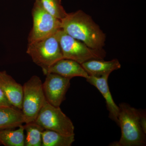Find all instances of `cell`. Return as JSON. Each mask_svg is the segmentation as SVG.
<instances>
[{
	"label": "cell",
	"mask_w": 146,
	"mask_h": 146,
	"mask_svg": "<svg viewBox=\"0 0 146 146\" xmlns=\"http://www.w3.org/2000/svg\"><path fill=\"white\" fill-rule=\"evenodd\" d=\"M61 29L91 48H103L106 35L92 17L83 11L68 13L61 20Z\"/></svg>",
	"instance_id": "1"
},
{
	"label": "cell",
	"mask_w": 146,
	"mask_h": 146,
	"mask_svg": "<svg viewBox=\"0 0 146 146\" xmlns=\"http://www.w3.org/2000/svg\"><path fill=\"white\" fill-rule=\"evenodd\" d=\"M118 124L121 129L119 141L112 146H142L146 145V116L145 112L125 103L119 106Z\"/></svg>",
	"instance_id": "2"
},
{
	"label": "cell",
	"mask_w": 146,
	"mask_h": 146,
	"mask_svg": "<svg viewBox=\"0 0 146 146\" xmlns=\"http://www.w3.org/2000/svg\"><path fill=\"white\" fill-rule=\"evenodd\" d=\"M56 33L29 42L28 45L27 53L35 63L42 68L43 73L53 64L63 58Z\"/></svg>",
	"instance_id": "3"
},
{
	"label": "cell",
	"mask_w": 146,
	"mask_h": 146,
	"mask_svg": "<svg viewBox=\"0 0 146 146\" xmlns=\"http://www.w3.org/2000/svg\"><path fill=\"white\" fill-rule=\"evenodd\" d=\"M63 58L71 59L82 64L93 59H103L106 52L103 48H91L83 42L73 38L61 29L56 33Z\"/></svg>",
	"instance_id": "4"
},
{
	"label": "cell",
	"mask_w": 146,
	"mask_h": 146,
	"mask_svg": "<svg viewBox=\"0 0 146 146\" xmlns=\"http://www.w3.org/2000/svg\"><path fill=\"white\" fill-rule=\"evenodd\" d=\"M23 87L22 112L25 123L35 121L38 114L46 102L42 82L38 76H33L24 84Z\"/></svg>",
	"instance_id": "5"
},
{
	"label": "cell",
	"mask_w": 146,
	"mask_h": 146,
	"mask_svg": "<svg viewBox=\"0 0 146 146\" xmlns=\"http://www.w3.org/2000/svg\"><path fill=\"white\" fill-rule=\"evenodd\" d=\"M44 129L56 131L67 136H74L72 122L60 107L52 105L47 101L40 110L35 121Z\"/></svg>",
	"instance_id": "6"
},
{
	"label": "cell",
	"mask_w": 146,
	"mask_h": 146,
	"mask_svg": "<svg viewBox=\"0 0 146 146\" xmlns=\"http://www.w3.org/2000/svg\"><path fill=\"white\" fill-rule=\"evenodd\" d=\"M33 26L29 42L55 34L61 29V20L52 16L43 8L40 0H36L32 10Z\"/></svg>",
	"instance_id": "7"
},
{
	"label": "cell",
	"mask_w": 146,
	"mask_h": 146,
	"mask_svg": "<svg viewBox=\"0 0 146 146\" xmlns=\"http://www.w3.org/2000/svg\"><path fill=\"white\" fill-rule=\"evenodd\" d=\"M46 76L42 86L46 101L53 106L60 107L65 100L71 79L54 73H48Z\"/></svg>",
	"instance_id": "8"
},
{
	"label": "cell",
	"mask_w": 146,
	"mask_h": 146,
	"mask_svg": "<svg viewBox=\"0 0 146 146\" xmlns=\"http://www.w3.org/2000/svg\"><path fill=\"white\" fill-rule=\"evenodd\" d=\"M0 89L12 106L22 110L23 86L16 82L6 71H0Z\"/></svg>",
	"instance_id": "9"
},
{
	"label": "cell",
	"mask_w": 146,
	"mask_h": 146,
	"mask_svg": "<svg viewBox=\"0 0 146 146\" xmlns=\"http://www.w3.org/2000/svg\"><path fill=\"white\" fill-rule=\"evenodd\" d=\"M43 73L45 75L48 73H54L71 79L75 77H81L86 79L89 76L81 64L66 58L58 60Z\"/></svg>",
	"instance_id": "10"
},
{
	"label": "cell",
	"mask_w": 146,
	"mask_h": 146,
	"mask_svg": "<svg viewBox=\"0 0 146 146\" xmlns=\"http://www.w3.org/2000/svg\"><path fill=\"white\" fill-rule=\"evenodd\" d=\"M109 76L107 75L96 77L89 75L86 80V81L94 85L100 92L105 100L106 106L109 112V117L118 124L119 107L113 100L110 90L108 83Z\"/></svg>",
	"instance_id": "11"
},
{
	"label": "cell",
	"mask_w": 146,
	"mask_h": 146,
	"mask_svg": "<svg viewBox=\"0 0 146 146\" xmlns=\"http://www.w3.org/2000/svg\"><path fill=\"white\" fill-rule=\"evenodd\" d=\"M81 65L89 75L96 77L110 75L112 72L121 68V64L117 59L109 61H105L103 59H91L82 63Z\"/></svg>",
	"instance_id": "12"
},
{
	"label": "cell",
	"mask_w": 146,
	"mask_h": 146,
	"mask_svg": "<svg viewBox=\"0 0 146 146\" xmlns=\"http://www.w3.org/2000/svg\"><path fill=\"white\" fill-rule=\"evenodd\" d=\"M20 110L12 106H0V130L15 129L25 123L23 114Z\"/></svg>",
	"instance_id": "13"
},
{
	"label": "cell",
	"mask_w": 146,
	"mask_h": 146,
	"mask_svg": "<svg viewBox=\"0 0 146 146\" xmlns=\"http://www.w3.org/2000/svg\"><path fill=\"white\" fill-rule=\"evenodd\" d=\"M25 131L23 125L17 129L0 130V144L5 146H25Z\"/></svg>",
	"instance_id": "14"
},
{
	"label": "cell",
	"mask_w": 146,
	"mask_h": 146,
	"mask_svg": "<svg viewBox=\"0 0 146 146\" xmlns=\"http://www.w3.org/2000/svg\"><path fill=\"white\" fill-rule=\"evenodd\" d=\"M74 141V136H65L54 131L45 129L42 135V146H70Z\"/></svg>",
	"instance_id": "15"
},
{
	"label": "cell",
	"mask_w": 146,
	"mask_h": 146,
	"mask_svg": "<svg viewBox=\"0 0 146 146\" xmlns=\"http://www.w3.org/2000/svg\"><path fill=\"white\" fill-rule=\"evenodd\" d=\"M26 131L25 146H42V135L45 130L35 121L25 123L24 125Z\"/></svg>",
	"instance_id": "16"
},
{
	"label": "cell",
	"mask_w": 146,
	"mask_h": 146,
	"mask_svg": "<svg viewBox=\"0 0 146 146\" xmlns=\"http://www.w3.org/2000/svg\"><path fill=\"white\" fill-rule=\"evenodd\" d=\"M40 1L45 10L55 18L61 20L68 14L61 5V0Z\"/></svg>",
	"instance_id": "17"
},
{
	"label": "cell",
	"mask_w": 146,
	"mask_h": 146,
	"mask_svg": "<svg viewBox=\"0 0 146 146\" xmlns=\"http://www.w3.org/2000/svg\"><path fill=\"white\" fill-rule=\"evenodd\" d=\"M5 94L0 89V106H11Z\"/></svg>",
	"instance_id": "18"
}]
</instances>
